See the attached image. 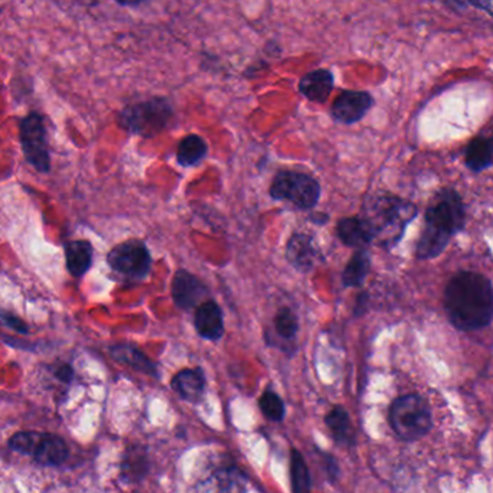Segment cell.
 Masks as SVG:
<instances>
[{
    "label": "cell",
    "mask_w": 493,
    "mask_h": 493,
    "mask_svg": "<svg viewBox=\"0 0 493 493\" xmlns=\"http://www.w3.org/2000/svg\"><path fill=\"white\" fill-rule=\"evenodd\" d=\"M275 332L284 340H293L298 335V321L293 310L282 307L274 319Z\"/></svg>",
    "instance_id": "cell-27"
},
{
    "label": "cell",
    "mask_w": 493,
    "mask_h": 493,
    "mask_svg": "<svg viewBox=\"0 0 493 493\" xmlns=\"http://www.w3.org/2000/svg\"><path fill=\"white\" fill-rule=\"evenodd\" d=\"M175 115L168 99L162 97L127 106L119 115L122 129L143 138H155L171 124Z\"/></svg>",
    "instance_id": "cell-5"
},
{
    "label": "cell",
    "mask_w": 493,
    "mask_h": 493,
    "mask_svg": "<svg viewBox=\"0 0 493 493\" xmlns=\"http://www.w3.org/2000/svg\"><path fill=\"white\" fill-rule=\"evenodd\" d=\"M196 332L208 340L221 339L224 335V316L221 307L212 300L203 303L196 310L195 314Z\"/></svg>",
    "instance_id": "cell-16"
},
{
    "label": "cell",
    "mask_w": 493,
    "mask_h": 493,
    "mask_svg": "<svg viewBox=\"0 0 493 493\" xmlns=\"http://www.w3.org/2000/svg\"><path fill=\"white\" fill-rule=\"evenodd\" d=\"M110 354L117 362L133 368L134 371L143 372L150 377H157V367L142 351L129 344H119L111 346Z\"/></svg>",
    "instance_id": "cell-19"
},
{
    "label": "cell",
    "mask_w": 493,
    "mask_h": 493,
    "mask_svg": "<svg viewBox=\"0 0 493 493\" xmlns=\"http://www.w3.org/2000/svg\"><path fill=\"white\" fill-rule=\"evenodd\" d=\"M323 459H325L323 462H325L328 478L330 479V482H337L338 476H339V465H338L337 459L329 453H323Z\"/></svg>",
    "instance_id": "cell-28"
},
{
    "label": "cell",
    "mask_w": 493,
    "mask_h": 493,
    "mask_svg": "<svg viewBox=\"0 0 493 493\" xmlns=\"http://www.w3.org/2000/svg\"><path fill=\"white\" fill-rule=\"evenodd\" d=\"M207 142L198 134H189L180 140L178 152H176V161L180 166L189 168V166H195L199 162L203 161V157L207 156Z\"/></svg>",
    "instance_id": "cell-23"
},
{
    "label": "cell",
    "mask_w": 493,
    "mask_h": 493,
    "mask_svg": "<svg viewBox=\"0 0 493 493\" xmlns=\"http://www.w3.org/2000/svg\"><path fill=\"white\" fill-rule=\"evenodd\" d=\"M467 168L473 172H482L493 164V146L490 139L478 138L472 140L465 152Z\"/></svg>",
    "instance_id": "cell-22"
},
{
    "label": "cell",
    "mask_w": 493,
    "mask_h": 493,
    "mask_svg": "<svg viewBox=\"0 0 493 493\" xmlns=\"http://www.w3.org/2000/svg\"><path fill=\"white\" fill-rule=\"evenodd\" d=\"M374 106V99L367 91L345 90L340 92L332 104L333 119L342 124H354L362 120L368 111Z\"/></svg>",
    "instance_id": "cell-9"
},
{
    "label": "cell",
    "mask_w": 493,
    "mask_h": 493,
    "mask_svg": "<svg viewBox=\"0 0 493 493\" xmlns=\"http://www.w3.org/2000/svg\"><path fill=\"white\" fill-rule=\"evenodd\" d=\"M416 215L413 203L386 194L365 203L362 219L371 227L374 242L391 247L402 237L407 224Z\"/></svg>",
    "instance_id": "cell-3"
},
{
    "label": "cell",
    "mask_w": 493,
    "mask_h": 493,
    "mask_svg": "<svg viewBox=\"0 0 493 493\" xmlns=\"http://www.w3.org/2000/svg\"><path fill=\"white\" fill-rule=\"evenodd\" d=\"M466 211L462 196L453 189H441L425 212V230L417 243L416 256L420 260L439 257L451 237L463 230Z\"/></svg>",
    "instance_id": "cell-2"
},
{
    "label": "cell",
    "mask_w": 493,
    "mask_h": 493,
    "mask_svg": "<svg viewBox=\"0 0 493 493\" xmlns=\"http://www.w3.org/2000/svg\"><path fill=\"white\" fill-rule=\"evenodd\" d=\"M172 388L176 394L185 402L198 404L205 391V375L201 368L184 370L178 372L172 379Z\"/></svg>",
    "instance_id": "cell-17"
},
{
    "label": "cell",
    "mask_w": 493,
    "mask_h": 493,
    "mask_svg": "<svg viewBox=\"0 0 493 493\" xmlns=\"http://www.w3.org/2000/svg\"><path fill=\"white\" fill-rule=\"evenodd\" d=\"M67 268L71 274L81 277L90 270L92 263L91 244L84 240L71 242L66 245Z\"/></svg>",
    "instance_id": "cell-21"
},
{
    "label": "cell",
    "mask_w": 493,
    "mask_h": 493,
    "mask_svg": "<svg viewBox=\"0 0 493 493\" xmlns=\"http://www.w3.org/2000/svg\"><path fill=\"white\" fill-rule=\"evenodd\" d=\"M370 267H371L370 254L365 250H358L342 273V283L345 287L362 286L363 280L370 273Z\"/></svg>",
    "instance_id": "cell-24"
},
{
    "label": "cell",
    "mask_w": 493,
    "mask_h": 493,
    "mask_svg": "<svg viewBox=\"0 0 493 493\" xmlns=\"http://www.w3.org/2000/svg\"><path fill=\"white\" fill-rule=\"evenodd\" d=\"M247 476L235 465L215 469L207 479L199 482V493H247Z\"/></svg>",
    "instance_id": "cell-11"
},
{
    "label": "cell",
    "mask_w": 493,
    "mask_h": 493,
    "mask_svg": "<svg viewBox=\"0 0 493 493\" xmlns=\"http://www.w3.org/2000/svg\"><path fill=\"white\" fill-rule=\"evenodd\" d=\"M0 322H2L4 326H8V328L15 329V330H18V332H28L27 325H25L22 321H20V319L15 318V316H11V314H6V316H0Z\"/></svg>",
    "instance_id": "cell-29"
},
{
    "label": "cell",
    "mask_w": 493,
    "mask_h": 493,
    "mask_svg": "<svg viewBox=\"0 0 493 493\" xmlns=\"http://www.w3.org/2000/svg\"><path fill=\"white\" fill-rule=\"evenodd\" d=\"M258 406L267 420L274 421V423H282L284 420L286 407H284L283 400L275 394L274 391H264L258 400Z\"/></svg>",
    "instance_id": "cell-26"
},
{
    "label": "cell",
    "mask_w": 493,
    "mask_h": 493,
    "mask_svg": "<svg viewBox=\"0 0 493 493\" xmlns=\"http://www.w3.org/2000/svg\"><path fill=\"white\" fill-rule=\"evenodd\" d=\"M270 195L275 201H287L300 210H312L321 198V185L306 173L282 171L270 187Z\"/></svg>",
    "instance_id": "cell-6"
},
{
    "label": "cell",
    "mask_w": 493,
    "mask_h": 493,
    "mask_svg": "<svg viewBox=\"0 0 493 493\" xmlns=\"http://www.w3.org/2000/svg\"><path fill=\"white\" fill-rule=\"evenodd\" d=\"M150 463L147 450L143 446H131L124 451L120 465V478L126 483H139L149 473Z\"/></svg>",
    "instance_id": "cell-18"
},
{
    "label": "cell",
    "mask_w": 493,
    "mask_h": 493,
    "mask_svg": "<svg viewBox=\"0 0 493 493\" xmlns=\"http://www.w3.org/2000/svg\"><path fill=\"white\" fill-rule=\"evenodd\" d=\"M338 237L352 249L365 250L374 242L371 227L362 217L342 219L337 226Z\"/></svg>",
    "instance_id": "cell-15"
},
{
    "label": "cell",
    "mask_w": 493,
    "mask_h": 493,
    "mask_svg": "<svg viewBox=\"0 0 493 493\" xmlns=\"http://www.w3.org/2000/svg\"><path fill=\"white\" fill-rule=\"evenodd\" d=\"M68 446L64 439L50 433L38 432L29 456L43 466H60L68 459Z\"/></svg>",
    "instance_id": "cell-12"
},
{
    "label": "cell",
    "mask_w": 493,
    "mask_h": 493,
    "mask_svg": "<svg viewBox=\"0 0 493 493\" xmlns=\"http://www.w3.org/2000/svg\"><path fill=\"white\" fill-rule=\"evenodd\" d=\"M286 257L298 272H310L319 258V250L314 247V238L310 235L296 233L287 243Z\"/></svg>",
    "instance_id": "cell-13"
},
{
    "label": "cell",
    "mask_w": 493,
    "mask_h": 493,
    "mask_svg": "<svg viewBox=\"0 0 493 493\" xmlns=\"http://www.w3.org/2000/svg\"><path fill=\"white\" fill-rule=\"evenodd\" d=\"M460 4H472L474 8L489 12L493 15V0H457Z\"/></svg>",
    "instance_id": "cell-30"
},
{
    "label": "cell",
    "mask_w": 493,
    "mask_h": 493,
    "mask_svg": "<svg viewBox=\"0 0 493 493\" xmlns=\"http://www.w3.org/2000/svg\"><path fill=\"white\" fill-rule=\"evenodd\" d=\"M444 309L456 329L471 332L493 321V286L481 273L463 270L451 277L444 290Z\"/></svg>",
    "instance_id": "cell-1"
},
{
    "label": "cell",
    "mask_w": 493,
    "mask_h": 493,
    "mask_svg": "<svg viewBox=\"0 0 493 493\" xmlns=\"http://www.w3.org/2000/svg\"><path fill=\"white\" fill-rule=\"evenodd\" d=\"M20 142L27 161L39 172L50 171L51 161L44 117L38 113L28 115L20 123Z\"/></svg>",
    "instance_id": "cell-8"
},
{
    "label": "cell",
    "mask_w": 493,
    "mask_h": 493,
    "mask_svg": "<svg viewBox=\"0 0 493 493\" xmlns=\"http://www.w3.org/2000/svg\"><path fill=\"white\" fill-rule=\"evenodd\" d=\"M115 2L123 6H136V4H142L143 0H115Z\"/></svg>",
    "instance_id": "cell-31"
},
{
    "label": "cell",
    "mask_w": 493,
    "mask_h": 493,
    "mask_svg": "<svg viewBox=\"0 0 493 493\" xmlns=\"http://www.w3.org/2000/svg\"><path fill=\"white\" fill-rule=\"evenodd\" d=\"M333 85H335V78L332 71L325 68L314 69L300 78L298 91L310 101L322 104L325 103L332 94Z\"/></svg>",
    "instance_id": "cell-14"
},
{
    "label": "cell",
    "mask_w": 493,
    "mask_h": 493,
    "mask_svg": "<svg viewBox=\"0 0 493 493\" xmlns=\"http://www.w3.org/2000/svg\"><path fill=\"white\" fill-rule=\"evenodd\" d=\"M388 421L398 439L414 441L432 430V410L421 395H402L391 404Z\"/></svg>",
    "instance_id": "cell-4"
},
{
    "label": "cell",
    "mask_w": 493,
    "mask_h": 493,
    "mask_svg": "<svg viewBox=\"0 0 493 493\" xmlns=\"http://www.w3.org/2000/svg\"><path fill=\"white\" fill-rule=\"evenodd\" d=\"M490 143H492V146H493V136L492 138H490Z\"/></svg>",
    "instance_id": "cell-32"
},
{
    "label": "cell",
    "mask_w": 493,
    "mask_h": 493,
    "mask_svg": "<svg viewBox=\"0 0 493 493\" xmlns=\"http://www.w3.org/2000/svg\"><path fill=\"white\" fill-rule=\"evenodd\" d=\"M210 296L208 287L187 270H178L172 282V298L176 306L182 310H192L205 303Z\"/></svg>",
    "instance_id": "cell-10"
},
{
    "label": "cell",
    "mask_w": 493,
    "mask_h": 493,
    "mask_svg": "<svg viewBox=\"0 0 493 493\" xmlns=\"http://www.w3.org/2000/svg\"><path fill=\"white\" fill-rule=\"evenodd\" d=\"M291 493H312V478L306 460L298 449L290 450Z\"/></svg>",
    "instance_id": "cell-25"
},
{
    "label": "cell",
    "mask_w": 493,
    "mask_h": 493,
    "mask_svg": "<svg viewBox=\"0 0 493 493\" xmlns=\"http://www.w3.org/2000/svg\"><path fill=\"white\" fill-rule=\"evenodd\" d=\"M325 423L333 440L339 446H344V448L354 446L355 436L352 432L351 417L344 407L338 406L330 410L328 416L325 417Z\"/></svg>",
    "instance_id": "cell-20"
},
{
    "label": "cell",
    "mask_w": 493,
    "mask_h": 493,
    "mask_svg": "<svg viewBox=\"0 0 493 493\" xmlns=\"http://www.w3.org/2000/svg\"><path fill=\"white\" fill-rule=\"evenodd\" d=\"M107 263L127 279L143 280L152 270V256L143 243L127 242L108 252Z\"/></svg>",
    "instance_id": "cell-7"
}]
</instances>
